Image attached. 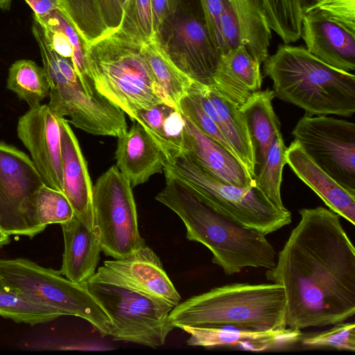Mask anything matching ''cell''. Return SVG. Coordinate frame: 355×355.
<instances>
[{"instance_id": "1", "label": "cell", "mask_w": 355, "mask_h": 355, "mask_svg": "<svg viewBox=\"0 0 355 355\" xmlns=\"http://www.w3.org/2000/svg\"><path fill=\"white\" fill-rule=\"evenodd\" d=\"M299 213L266 279L284 288L287 327L345 322L355 314L354 246L336 212L317 207Z\"/></svg>"}, {"instance_id": "2", "label": "cell", "mask_w": 355, "mask_h": 355, "mask_svg": "<svg viewBox=\"0 0 355 355\" xmlns=\"http://www.w3.org/2000/svg\"><path fill=\"white\" fill-rule=\"evenodd\" d=\"M165 178L166 186L155 199L180 218L187 239L206 246L212 253V262L225 275L239 273L246 267L275 266L276 252L266 235L225 217L173 178Z\"/></svg>"}, {"instance_id": "3", "label": "cell", "mask_w": 355, "mask_h": 355, "mask_svg": "<svg viewBox=\"0 0 355 355\" xmlns=\"http://www.w3.org/2000/svg\"><path fill=\"white\" fill-rule=\"evenodd\" d=\"M275 96L307 114L349 117L355 112V76L323 62L305 47L286 44L263 62Z\"/></svg>"}, {"instance_id": "4", "label": "cell", "mask_w": 355, "mask_h": 355, "mask_svg": "<svg viewBox=\"0 0 355 355\" xmlns=\"http://www.w3.org/2000/svg\"><path fill=\"white\" fill-rule=\"evenodd\" d=\"M286 298L275 283H233L194 295L175 306L169 320L196 327H234L264 331L284 329Z\"/></svg>"}, {"instance_id": "5", "label": "cell", "mask_w": 355, "mask_h": 355, "mask_svg": "<svg viewBox=\"0 0 355 355\" xmlns=\"http://www.w3.org/2000/svg\"><path fill=\"white\" fill-rule=\"evenodd\" d=\"M85 56L96 90L133 122L139 110L161 103L174 106L156 81L142 42L118 30L89 44Z\"/></svg>"}, {"instance_id": "6", "label": "cell", "mask_w": 355, "mask_h": 355, "mask_svg": "<svg viewBox=\"0 0 355 355\" xmlns=\"http://www.w3.org/2000/svg\"><path fill=\"white\" fill-rule=\"evenodd\" d=\"M32 31L49 82L48 105L52 112L69 117L72 125L89 134L123 135L128 130L124 112L98 92L85 91L71 62L52 49L37 21H33Z\"/></svg>"}, {"instance_id": "7", "label": "cell", "mask_w": 355, "mask_h": 355, "mask_svg": "<svg viewBox=\"0 0 355 355\" xmlns=\"http://www.w3.org/2000/svg\"><path fill=\"white\" fill-rule=\"evenodd\" d=\"M163 171L199 200L235 223L265 235L291 223V214L275 207L257 187H237L213 178L187 155L168 162Z\"/></svg>"}, {"instance_id": "8", "label": "cell", "mask_w": 355, "mask_h": 355, "mask_svg": "<svg viewBox=\"0 0 355 355\" xmlns=\"http://www.w3.org/2000/svg\"><path fill=\"white\" fill-rule=\"evenodd\" d=\"M85 285L110 317L114 340L157 348L175 328L169 320L173 307L121 283L100 268Z\"/></svg>"}, {"instance_id": "9", "label": "cell", "mask_w": 355, "mask_h": 355, "mask_svg": "<svg viewBox=\"0 0 355 355\" xmlns=\"http://www.w3.org/2000/svg\"><path fill=\"white\" fill-rule=\"evenodd\" d=\"M0 278L30 300L55 309L63 315L83 318L102 337L111 336L112 321L85 283L75 284L59 271L25 258L0 259Z\"/></svg>"}, {"instance_id": "10", "label": "cell", "mask_w": 355, "mask_h": 355, "mask_svg": "<svg viewBox=\"0 0 355 355\" xmlns=\"http://www.w3.org/2000/svg\"><path fill=\"white\" fill-rule=\"evenodd\" d=\"M92 207L94 225L106 256L123 259L145 245L138 228L132 188L116 165L96 180Z\"/></svg>"}, {"instance_id": "11", "label": "cell", "mask_w": 355, "mask_h": 355, "mask_svg": "<svg viewBox=\"0 0 355 355\" xmlns=\"http://www.w3.org/2000/svg\"><path fill=\"white\" fill-rule=\"evenodd\" d=\"M43 184L29 157L0 142V226L7 234L33 239L46 229L35 209V197Z\"/></svg>"}, {"instance_id": "12", "label": "cell", "mask_w": 355, "mask_h": 355, "mask_svg": "<svg viewBox=\"0 0 355 355\" xmlns=\"http://www.w3.org/2000/svg\"><path fill=\"white\" fill-rule=\"evenodd\" d=\"M292 135L306 155L341 187L355 196V124L306 114Z\"/></svg>"}, {"instance_id": "13", "label": "cell", "mask_w": 355, "mask_h": 355, "mask_svg": "<svg viewBox=\"0 0 355 355\" xmlns=\"http://www.w3.org/2000/svg\"><path fill=\"white\" fill-rule=\"evenodd\" d=\"M172 62L193 81L211 85L220 55L208 35L200 3L178 12L156 36Z\"/></svg>"}, {"instance_id": "14", "label": "cell", "mask_w": 355, "mask_h": 355, "mask_svg": "<svg viewBox=\"0 0 355 355\" xmlns=\"http://www.w3.org/2000/svg\"><path fill=\"white\" fill-rule=\"evenodd\" d=\"M60 117L48 104L31 107L19 119L17 132L44 184L62 192Z\"/></svg>"}, {"instance_id": "15", "label": "cell", "mask_w": 355, "mask_h": 355, "mask_svg": "<svg viewBox=\"0 0 355 355\" xmlns=\"http://www.w3.org/2000/svg\"><path fill=\"white\" fill-rule=\"evenodd\" d=\"M100 268L121 283L173 309L181 300L155 252L146 244L129 256L106 261Z\"/></svg>"}, {"instance_id": "16", "label": "cell", "mask_w": 355, "mask_h": 355, "mask_svg": "<svg viewBox=\"0 0 355 355\" xmlns=\"http://www.w3.org/2000/svg\"><path fill=\"white\" fill-rule=\"evenodd\" d=\"M220 27L226 52L245 46L261 64L269 56L271 29L261 0H223Z\"/></svg>"}, {"instance_id": "17", "label": "cell", "mask_w": 355, "mask_h": 355, "mask_svg": "<svg viewBox=\"0 0 355 355\" xmlns=\"http://www.w3.org/2000/svg\"><path fill=\"white\" fill-rule=\"evenodd\" d=\"M190 335L187 343L205 348H235L249 352L288 349L300 343V329L286 327L279 329L253 330L234 327H196L178 324Z\"/></svg>"}, {"instance_id": "18", "label": "cell", "mask_w": 355, "mask_h": 355, "mask_svg": "<svg viewBox=\"0 0 355 355\" xmlns=\"http://www.w3.org/2000/svg\"><path fill=\"white\" fill-rule=\"evenodd\" d=\"M300 37L306 50L328 65L350 73L355 69V33L317 10L304 12Z\"/></svg>"}, {"instance_id": "19", "label": "cell", "mask_w": 355, "mask_h": 355, "mask_svg": "<svg viewBox=\"0 0 355 355\" xmlns=\"http://www.w3.org/2000/svg\"><path fill=\"white\" fill-rule=\"evenodd\" d=\"M182 112L185 121L184 155L223 183L237 187H249L254 183L234 154L202 132Z\"/></svg>"}, {"instance_id": "20", "label": "cell", "mask_w": 355, "mask_h": 355, "mask_svg": "<svg viewBox=\"0 0 355 355\" xmlns=\"http://www.w3.org/2000/svg\"><path fill=\"white\" fill-rule=\"evenodd\" d=\"M63 191L74 215L89 227L94 225L93 186L78 141L64 117L60 119Z\"/></svg>"}, {"instance_id": "21", "label": "cell", "mask_w": 355, "mask_h": 355, "mask_svg": "<svg viewBox=\"0 0 355 355\" xmlns=\"http://www.w3.org/2000/svg\"><path fill=\"white\" fill-rule=\"evenodd\" d=\"M188 93L198 101L253 179L252 148L239 108L210 85L193 81Z\"/></svg>"}, {"instance_id": "22", "label": "cell", "mask_w": 355, "mask_h": 355, "mask_svg": "<svg viewBox=\"0 0 355 355\" xmlns=\"http://www.w3.org/2000/svg\"><path fill=\"white\" fill-rule=\"evenodd\" d=\"M261 64L243 45L220 55L211 86L238 108L261 91Z\"/></svg>"}, {"instance_id": "23", "label": "cell", "mask_w": 355, "mask_h": 355, "mask_svg": "<svg viewBox=\"0 0 355 355\" xmlns=\"http://www.w3.org/2000/svg\"><path fill=\"white\" fill-rule=\"evenodd\" d=\"M117 138L116 166L132 188L163 171L166 157L139 123H134L129 130Z\"/></svg>"}, {"instance_id": "24", "label": "cell", "mask_w": 355, "mask_h": 355, "mask_svg": "<svg viewBox=\"0 0 355 355\" xmlns=\"http://www.w3.org/2000/svg\"><path fill=\"white\" fill-rule=\"evenodd\" d=\"M60 225L64 252L59 272L75 284L86 283L96 272L102 251L98 230L75 215Z\"/></svg>"}, {"instance_id": "25", "label": "cell", "mask_w": 355, "mask_h": 355, "mask_svg": "<svg viewBox=\"0 0 355 355\" xmlns=\"http://www.w3.org/2000/svg\"><path fill=\"white\" fill-rule=\"evenodd\" d=\"M288 164L296 175L330 208L352 225L355 223V196L351 194L321 169L293 140L285 153Z\"/></svg>"}, {"instance_id": "26", "label": "cell", "mask_w": 355, "mask_h": 355, "mask_svg": "<svg viewBox=\"0 0 355 355\" xmlns=\"http://www.w3.org/2000/svg\"><path fill=\"white\" fill-rule=\"evenodd\" d=\"M60 8L88 46L116 31L128 0H59Z\"/></svg>"}, {"instance_id": "27", "label": "cell", "mask_w": 355, "mask_h": 355, "mask_svg": "<svg viewBox=\"0 0 355 355\" xmlns=\"http://www.w3.org/2000/svg\"><path fill=\"white\" fill-rule=\"evenodd\" d=\"M275 96L273 90H261L239 108L252 148L253 179L265 162L275 137L280 132V122L272 104Z\"/></svg>"}, {"instance_id": "28", "label": "cell", "mask_w": 355, "mask_h": 355, "mask_svg": "<svg viewBox=\"0 0 355 355\" xmlns=\"http://www.w3.org/2000/svg\"><path fill=\"white\" fill-rule=\"evenodd\" d=\"M33 19L42 26L50 46L60 55L70 60L85 91L94 94L96 90L86 67L87 44L77 33L61 8Z\"/></svg>"}, {"instance_id": "29", "label": "cell", "mask_w": 355, "mask_h": 355, "mask_svg": "<svg viewBox=\"0 0 355 355\" xmlns=\"http://www.w3.org/2000/svg\"><path fill=\"white\" fill-rule=\"evenodd\" d=\"M142 50L166 98L177 108L193 80L170 60L157 37L142 42Z\"/></svg>"}, {"instance_id": "30", "label": "cell", "mask_w": 355, "mask_h": 355, "mask_svg": "<svg viewBox=\"0 0 355 355\" xmlns=\"http://www.w3.org/2000/svg\"><path fill=\"white\" fill-rule=\"evenodd\" d=\"M7 88L14 92L30 107L49 97L50 85L43 67L30 60L15 61L8 71Z\"/></svg>"}, {"instance_id": "31", "label": "cell", "mask_w": 355, "mask_h": 355, "mask_svg": "<svg viewBox=\"0 0 355 355\" xmlns=\"http://www.w3.org/2000/svg\"><path fill=\"white\" fill-rule=\"evenodd\" d=\"M0 315L15 322L35 325L51 322L63 315L55 309L24 297L0 278Z\"/></svg>"}, {"instance_id": "32", "label": "cell", "mask_w": 355, "mask_h": 355, "mask_svg": "<svg viewBox=\"0 0 355 355\" xmlns=\"http://www.w3.org/2000/svg\"><path fill=\"white\" fill-rule=\"evenodd\" d=\"M286 148L280 132L275 137L266 160L254 179L255 184L266 197L282 210L287 209L280 193L283 168L286 164Z\"/></svg>"}, {"instance_id": "33", "label": "cell", "mask_w": 355, "mask_h": 355, "mask_svg": "<svg viewBox=\"0 0 355 355\" xmlns=\"http://www.w3.org/2000/svg\"><path fill=\"white\" fill-rule=\"evenodd\" d=\"M268 24L284 44L300 37L303 10L300 0H261Z\"/></svg>"}, {"instance_id": "34", "label": "cell", "mask_w": 355, "mask_h": 355, "mask_svg": "<svg viewBox=\"0 0 355 355\" xmlns=\"http://www.w3.org/2000/svg\"><path fill=\"white\" fill-rule=\"evenodd\" d=\"M35 209L38 220L46 226L64 223L74 216L73 209L64 193L44 184L36 193Z\"/></svg>"}, {"instance_id": "35", "label": "cell", "mask_w": 355, "mask_h": 355, "mask_svg": "<svg viewBox=\"0 0 355 355\" xmlns=\"http://www.w3.org/2000/svg\"><path fill=\"white\" fill-rule=\"evenodd\" d=\"M119 30L142 42L154 38L150 0H128Z\"/></svg>"}, {"instance_id": "36", "label": "cell", "mask_w": 355, "mask_h": 355, "mask_svg": "<svg viewBox=\"0 0 355 355\" xmlns=\"http://www.w3.org/2000/svg\"><path fill=\"white\" fill-rule=\"evenodd\" d=\"M301 345L306 348H332L337 350L355 351L354 322H339L320 333L302 336Z\"/></svg>"}, {"instance_id": "37", "label": "cell", "mask_w": 355, "mask_h": 355, "mask_svg": "<svg viewBox=\"0 0 355 355\" xmlns=\"http://www.w3.org/2000/svg\"><path fill=\"white\" fill-rule=\"evenodd\" d=\"M180 108L202 132L234 154L218 128L192 94L187 93L183 97L180 103Z\"/></svg>"}, {"instance_id": "38", "label": "cell", "mask_w": 355, "mask_h": 355, "mask_svg": "<svg viewBox=\"0 0 355 355\" xmlns=\"http://www.w3.org/2000/svg\"><path fill=\"white\" fill-rule=\"evenodd\" d=\"M173 107L174 106L166 103H161L146 109L139 110L134 114V122L137 121L143 126L164 153L165 157L166 147L163 135V124L166 116Z\"/></svg>"}, {"instance_id": "39", "label": "cell", "mask_w": 355, "mask_h": 355, "mask_svg": "<svg viewBox=\"0 0 355 355\" xmlns=\"http://www.w3.org/2000/svg\"><path fill=\"white\" fill-rule=\"evenodd\" d=\"M317 10L355 33V0H318L304 11Z\"/></svg>"}, {"instance_id": "40", "label": "cell", "mask_w": 355, "mask_h": 355, "mask_svg": "<svg viewBox=\"0 0 355 355\" xmlns=\"http://www.w3.org/2000/svg\"><path fill=\"white\" fill-rule=\"evenodd\" d=\"M198 1L209 39L220 55L226 52L220 27L223 0H198Z\"/></svg>"}, {"instance_id": "41", "label": "cell", "mask_w": 355, "mask_h": 355, "mask_svg": "<svg viewBox=\"0 0 355 355\" xmlns=\"http://www.w3.org/2000/svg\"><path fill=\"white\" fill-rule=\"evenodd\" d=\"M182 0H150L153 22L157 36L164 26L178 12Z\"/></svg>"}, {"instance_id": "42", "label": "cell", "mask_w": 355, "mask_h": 355, "mask_svg": "<svg viewBox=\"0 0 355 355\" xmlns=\"http://www.w3.org/2000/svg\"><path fill=\"white\" fill-rule=\"evenodd\" d=\"M34 12L35 15H44L60 8L59 0H24Z\"/></svg>"}, {"instance_id": "43", "label": "cell", "mask_w": 355, "mask_h": 355, "mask_svg": "<svg viewBox=\"0 0 355 355\" xmlns=\"http://www.w3.org/2000/svg\"><path fill=\"white\" fill-rule=\"evenodd\" d=\"M10 242V235L7 234L0 226V248L9 244Z\"/></svg>"}, {"instance_id": "44", "label": "cell", "mask_w": 355, "mask_h": 355, "mask_svg": "<svg viewBox=\"0 0 355 355\" xmlns=\"http://www.w3.org/2000/svg\"><path fill=\"white\" fill-rule=\"evenodd\" d=\"M318 1V0H300L303 12L313 5H314Z\"/></svg>"}, {"instance_id": "45", "label": "cell", "mask_w": 355, "mask_h": 355, "mask_svg": "<svg viewBox=\"0 0 355 355\" xmlns=\"http://www.w3.org/2000/svg\"><path fill=\"white\" fill-rule=\"evenodd\" d=\"M11 0H0V8L8 10L10 7Z\"/></svg>"}]
</instances>
